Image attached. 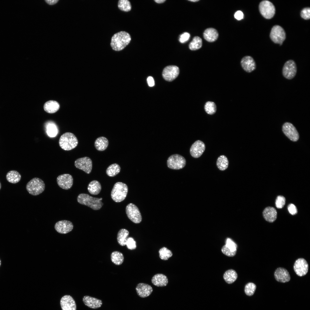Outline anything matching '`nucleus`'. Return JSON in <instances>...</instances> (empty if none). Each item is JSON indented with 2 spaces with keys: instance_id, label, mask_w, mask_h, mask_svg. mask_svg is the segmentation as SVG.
<instances>
[{
  "instance_id": "nucleus-43",
  "label": "nucleus",
  "mask_w": 310,
  "mask_h": 310,
  "mask_svg": "<svg viewBox=\"0 0 310 310\" xmlns=\"http://www.w3.org/2000/svg\"><path fill=\"white\" fill-rule=\"evenodd\" d=\"M125 245L127 248L130 250L135 249L136 247V242L131 237L127 238Z\"/></svg>"
},
{
  "instance_id": "nucleus-14",
  "label": "nucleus",
  "mask_w": 310,
  "mask_h": 310,
  "mask_svg": "<svg viewBox=\"0 0 310 310\" xmlns=\"http://www.w3.org/2000/svg\"><path fill=\"white\" fill-rule=\"evenodd\" d=\"M179 69L175 65H169L163 69L162 75L166 81L171 82L175 79L179 73Z\"/></svg>"
},
{
  "instance_id": "nucleus-42",
  "label": "nucleus",
  "mask_w": 310,
  "mask_h": 310,
  "mask_svg": "<svg viewBox=\"0 0 310 310\" xmlns=\"http://www.w3.org/2000/svg\"><path fill=\"white\" fill-rule=\"evenodd\" d=\"M285 198L282 196H278L276 200L275 204L276 207L279 209L282 208L285 204Z\"/></svg>"
},
{
  "instance_id": "nucleus-5",
  "label": "nucleus",
  "mask_w": 310,
  "mask_h": 310,
  "mask_svg": "<svg viewBox=\"0 0 310 310\" xmlns=\"http://www.w3.org/2000/svg\"><path fill=\"white\" fill-rule=\"evenodd\" d=\"M45 185L41 179L37 177L33 178L27 184L26 187L28 192L33 195H37L44 190Z\"/></svg>"
},
{
  "instance_id": "nucleus-39",
  "label": "nucleus",
  "mask_w": 310,
  "mask_h": 310,
  "mask_svg": "<svg viewBox=\"0 0 310 310\" xmlns=\"http://www.w3.org/2000/svg\"><path fill=\"white\" fill-rule=\"evenodd\" d=\"M204 109L207 114L213 115L215 113L216 110V105L213 102H207L205 105Z\"/></svg>"
},
{
  "instance_id": "nucleus-19",
  "label": "nucleus",
  "mask_w": 310,
  "mask_h": 310,
  "mask_svg": "<svg viewBox=\"0 0 310 310\" xmlns=\"http://www.w3.org/2000/svg\"><path fill=\"white\" fill-rule=\"evenodd\" d=\"M135 290L138 295L142 298L148 297L153 291V288L150 285L143 283L138 284L136 286Z\"/></svg>"
},
{
  "instance_id": "nucleus-1",
  "label": "nucleus",
  "mask_w": 310,
  "mask_h": 310,
  "mask_svg": "<svg viewBox=\"0 0 310 310\" xmlns=\"http://www.w3.org/2000/svg\"><path fill=\"white\" fill-rule=\"evenodd\" d=\"M131 40L130 34L125 31H121L115 34L112 36L111 43L112 49L115 51L124 49Z\"/></svg>"
},
{
  "instance_id": "nucleus-54",
  "label": "nucleus",
  "mask_w": 310,
  "mask_h": 310,
  "mask_svg": "<svg viewBox=\"0 0 310 310\" xmlns=\"http://www.w3.org/2000/svg\"><path fill=\"white\" fill-rule=\"evenodd\" d=\"M1 260L0 259V266H1Z\"/></svg>"
},
{
  "instance_id": "nucleus-20",
  "label": "nucleus",
  "mask_w": 310,
  "mask_h": 310,
  "mask_svg": "<svg viewBox=\"0 0 310 310\" xmlns=\"http://www.w3.org/2000/svg\"><path fill=\"white\" fill-rule=\"evenodd\" d=\"M241 63L243 69L248 73L251 72L256 68L255 62L250 56H246L243 57L241 60Z\"/></svg>"
},
{
  "instance_id": "nucleus-13",
  "label": "nucleus",
  "mask_w": 310,
  "mask_h": 310,
  "mask_svg": "<svg viewBox=\"0 0 310 310\" xmlns=\"http://www.w3.org/2000/svg\"><path fill=\"white\" fill-rule=\"evenodd\" d=\"M293 268L296 274L299 276H302L307 273L308 270V264L305 259L300 258L295 261Z\"/></svg>"
},
{
  "instance_id": "nucleus-48",
  "label": "nucleus",
  "mask_w": 310,
  "mask_h": 310,
  "mask_svg": "<svg viewBox=\"0 0 310 310\" xmlns=\"http://www.w3.org/2000/svg\"><path fill=\"white\" fill-rule=\"evenodd\" d=\"M234 17L235 19L238 20H241L243 19L244 17V14L242 11H237L234 14Z\"/></svg>"
},
{
  "instance_id": "nucleus-2",
  "label": "nucleus",
  "mask_w": 310,
  "mask_h": 310,
  "mask_svg": "<svg viewBox=\"0 0 310 310\" xmlns=\"http://www.w3.org/2000/svg\"><path fill=\"white\" fill-rule=\"evenodd\" d=\"M102 198L94 197L85 193L79 194L77 198L80 204L86 206L94 210L100 209L103 204L101 202Z\"/></svg>"
},
{
  "instance_id": "nucleus-47",
  "label": "nucleus",
  "mask_w": 310,
  "mask_h": 310,
  "mask_svg": "<svg viewBox=\"0 0 310 310\" xmlns=\"http://www.w3.org/2000/svg\"><path fill=\"white\" fill-rule=\"evenodd\" d=\"M288 209L290 213L292 215H294L297 213V208L293 204H291L288 205Z\"/></svg>"
},
{
  "instance_id": "nucleus-33",
  "label": "nucleus",
  "mask_w": 310,
  "mask_h": 310,
  "mask_svg": "<svg viewBox=\"0 0 310 310\" xmlns=\"http://www.w3.org/2000/svg\"><path fill=\"white\" fill-rule=\"evenodd\" d=\"M229 162L227 158L224 155L220 156L216 161V165L218 168L221 170H224L228 168Z\"/></svg>"
},
{
  "instance_id": "nucleus-46",
  "label": "nucleus",
  "mask_w": 310,
  "mask_h": 310,
  "mask_svg": "<svg viewBox=\"0 0 310 310\" xmlns=\"http://www.w3.org/2000/svg\"><path fill=\"white\" fill-rule=\"evenodd\" d=\"M190 37V35L189 33L185 32L180 36L179 41L181 43H185L188 40Z\"/></svg>"
},
{
  "instance_id": "nucleus-40",
  "label": "nucleus",
  "mask_w": 310,
  "mask_h": 310,
  "mask_svg": "<svg viewBox=\"0 0 310 310\" xmlns=\"http://www.w3.org/2000/svg\"><path fill=\"white\" fill-rule=\"evenodd\" d=\"M256 288V286L255 284L252 282L248 283L245 286V293L247 295L251 296L254 294Z\"/></svg>"
},
{
  "instance_id": "nucleus-22",
  "label": "nucleus",
  "mask_w": 310,
  "mask_h": 310,
  "mask_svg": "<svg viewBox=\"0 0 310 310\" xmlns=\"http://www.w3.org/2000/svg\"><path fill=\"white\" fill-rule=\"evenodd\" d=\"M82 301L86 306L92 309L98 308L101 306L102 304L101 300L89 296H84L83 298Z\"/></svg>"
},
{
  "instance_id": "nucleus-7",
  "label": "nucleus",
  "mask_w": 310,
  "mask_h": 310,
  "mask_svg": "<svg viewBox=\"0 0 310 310\" xmlns=\"http://www.w3.org/2000/svg\"><path fill=\"white\" fill-rule=\"evenodd\" d=\"M167 165L170 168L179 170L184 168L186 164L185 158L180 155L175 154L170 156L167 160Z\"/></svg>"
},
{
  "instance_id": "nucleus-32",
  "label": "nucleus",
  "mask_w": 310,
  "mask_h": 310,
  "mask_svg": "<svg viewBox=\"0 0 310 310\" xmlns=\"http://www.w3.org/2000/svg\"><path fill=\"white\" fill-rule=\"evenodd\" d=\"M129 235V232L127 230L122 228L119 230L117 235V240L120 245L122 246L125 245Z\"/></svg>"
},
{
  "instance_id": "nucleus-49",
  "label": "nucleus",
  "mask_w": 310,
  "mask_h": 310,
  "mask_svg": "<svg viewBox=\"0 0 310 310\" xmlns=\"http://www.w3.org/2000/svg\"><path fill=\"white\" fill-rule=\"evenodd\" d=\"M147 81L149 86L152 87L154 85V81L152 77H148L147 79Z\"/></svg>"
},
{
  "instance_id": "nucleus-29",
  "label": "nucleus",
  "mask_w": 310,
  "mask_h": 310,
  "mask_svg": "<svg viewBox=\"0 0 310 310\" xmlns=\"http://www.w3.org/2000/svg\"><path fill=\"white\" fill-rule=\"evenodd\" d=\"M88 190L91 194L96 195L99 194L101 189V186L100 183L96 180H93L90 182L88 186Z\"/></svg>"
},
{
  "instance_id": "nucleus-27",
  "label": "nucleus",
  "mask_w": 310,
  "mask_h": 310,
  "mask_svg": "<svg viewBox=\"0 0 310 310\" xmlns=\"http://www.w3.org/2000/svg\"><path fill=\"white\" fill-rule=\"evenodd\" d=\"M108 145V141L105 137H100L97 138L94 142V146L99 151H103L107 148Z\"/></svg>"
},
{
  "instance_id": "nucleus-31",
  "label": "nucleus",
  "mask_w": 310,
  "mask_h": 310,
  "mask_svg": "<svg viewBox=\"0 0 310 310\" xmlns=\"http://www.w3.org/2000/svg\"><path fill=\"white\" fill-rule=\"evenodd\" d=\"M238 275L236 272L233 270L230 269L226 271L223 275V278L228 284H231L237 279Z\"/></svg>"
},
{
  "instance_id": "nucleus-52",
  "label": "nucleus",
  "mask_w": 310,
  "mask_h": 310,
  "mask_svg": "<svg viewBox=\"0 0 310 310\" xmlns=\"http://www.w3.org/2000/svg\"><path fill=\"white\" fill-rule=\"evenodd\" d=\"M189 1L193 2H197V1H199V0H189Z\"/></svg>"
},
{
  "instance_id": "nucleus-38",
  "label": "nucleus",
  "mask_w": 310,
  "mask_h": 310,
  "mask_svg": "<svg viewBox=\"0 0 310 310\" xmlns=\"http://www.w3.org/2000/svg\"><path fill=\"white\" fill-rule=\"evenodd\" d=\"M118 7L121 11L127 12L131 9V5L129 1L127 0H120L118 2Z\"/></svg>"
},
{
  "instance_id": "nucleus-21",
  "label": "nucleus",
  "mask_w": 310,
  "mask_h": 310,
  "mask_svg": "<svg viewBox=\"0 0 310 310\" xmlns=\"http://www.w3.org/2000/svg\"><path fill=\"white\" fill-rule=\"evenodd\" d=\"M274 275L276 280L281 282H288L290 279L289 272L286 269L283 268H277L274 272Z\"/></svg>"
},
{
  "instance_id": "nucleus-30",
  "label": "nucleus",
  "mask_w": 310,
  "mask_h": 310,
  "mask_svg": "<svg viewBox=\"0 0 310 310\" xmlns=\"http://www.w3.org/2000/svg\"><path fill=\"white\" fill-rule=\"evenodd\" d=\"M6 178L9 182L15 184L18 182L21 179V175L17 171L11 170L8 172L6 175Z\"/></svg>"
},
{
  "instance_id": "nucleus-4",
  "label": "nucleus",
  "mask_w": 310,
  "mask_h": 310,
  "mask_svg": "<svg viewBox=\"0 0 310 310\" xmlns=\"http://www.w3.org/2000/svg\"><path fill=\"white\" fill-rule=\"evenodd\" d=\"M128 191V187L125 184L117 182L114 184L111 191V198L116 202H121L126 198Z\"/></svg>"
},
{
  "instance_id": "nucleus-50",
  "label": "nucleus",
  "mask_w": 310,
  "mask_h": 310,
  "mask_svg": "<svg viewBox=\"0 0 310 310\" xmlns=\"http://www.w3.org/2000/svg\"><path fill=\"white\" fill-rule=\"evenodd\" d=\"M45 1L47 3L50 5L55 4L58 1V0H46Z\"/></svg>"
},
{
  "instance_id": "nucleus-6",
  "label": "nucleus",
  "mask_w": 310,
  "mask_h": 310,
  "mask_svg": "<svg viewBox=\"0 0 310 310\" xmlns=\"http://www.w3.org/2000/svg\"><path fill=\"white\" fill-rule=\"evenodd\" d=\"M259 9L261 15L267 19L272 18L275 13L276 9L274 5L268 0L261 1L259 5Z\"/></svg>"
},
{
  "instance_id": "nucleus-41",
  "label": "nucleus",
  "mask_w": 310,
  "mask_h": 310,
  "mask_svg": "<svg viewBox=\"0 0 310 310\" xmlns=\"http://www.w3.org/2000/svg\"><path fill=\"white\" fill-rule=\"evenodd\" d=\"M225 245L230 250L237 251V245L231 239L228 238L226 239Z\"/></svg>"
},
{
  "instance_id": "nucleus-24",
  "label": "nucleus",
  "mask_w": 310,
  "mask_h": 310,
  "mask_svg": "<svg viewBox=\"0 0 310 310\" xmlns=\"http://www.w3.org/2000/svg\"><path fill=\"white\" fill-rule=\"evenodd\" d=\"M263 215L266 220L270 222H272L276 219L277 212L276 210L274 208L268 207L264 210Z\"/></svg>"
},
{
  "instance_id": "nucleus-35",
  "label": "nucleus",
  "mask_w": 310,
  "mask_h": 310,
  "mask_svg": "<svg viewBox=\"0 0 310 310\" xmlns=\"http://www.w3.org/2000/svg\"><path fill=\"white\" fill-rule=\"evenodd\" d=\"M121 170L119 165L117 164L114 163L110 165L107 168L106 173L107 175L110 177H113L119 173Z\"/></svg>"
},
{
  "instance_id": "nucleus-28",
  "label": "nucleus",
  "mask_w": 310,
  "mask_h": 310,
  "mask_svg": "<svg viewBox=\"0 0 310 310\" xmlns=\"http://www.w3.org/2000/svg\"><path fill=\"white\" fill-rule=\"evenodd\" d=\"M46 132L51 137H55L57 134L58 130L56 125L52 121L47 122L45 125Z\"/></svg>"
},
{
  "instance_id": "nucleus-26",
  "label": "nucleus",
  "mask_w": 310,
  "mask_h": 310,
  "mask_svg": "<svg viewBox=\"0 0 310 310\" xmlns=\"http://www.w3.org/2000/svg\"><path fill=\"white\" fill-rule=\"evenodd\" d=\"M59 103L54 100H50L46 102L44 106L45 111L50 113H55L59 109Z\"/></svg>"
},
{
  "instance_id": "nucleus-25",
  "label": "nucleus",
  "mask_w": 310,
  "mask_h": 310,
  "mask_svg": "<svg viewBox=\"0 0 310 310\" xmlns=\"http://www.w3.org/2000/svg\"><path fill=\"white\" fill-rule=\"evenodd\" d=\"M218 36L217 31L213 28H208L206 29L203 33V37L204 39L209 42L215 41Z\"/></svg>"
},
{
  "instance_id": "nucleus-44",
  "label": "nucleus",
  "mask_w": 310,
  "mask_h": 310,
  "mask_svg": "<svg viewBox=\"0 0 310 310\" xmlns=\"http://www.w3.org/2000/svg\"><path fill=\"white\" fill-rule=\"evenodd\" d=\"M300 16L302 18L305 20H308L310 18V8L309 7H305L301 11Z\"/></svg>"
},
{
  "instance_id": "nucleus-17",
  "label": "nucleus",
  "mask_w": 310,
  "mask_h": 310,
  "mask_svg": "<svg viewBox=\"0 0 310 310\" xmlns=\"http://www.w3.org/2000/svg\"><path fill=\"white\" fill-rule=\"evenodd\" d=\"M72 223L67 220H61L57 222L55 225L56 231L61 234H65L71 231L73 228Z\"/></svg>"
},
{
  "instance_id": "nucleus-10",
  "label": "nucleus",
  "mask_w": 310,
  "mask_h": 310,
  "mask_svg": "<svg viewBox=\"0 0 310 310\" xmlns=\"http://www.w3.org/2000/svg\"><path fill=\"white\" fill-rule=\"evenodd\" d=\"M297 67L294 61L292 60L286 61L284 64L282 70V74L286 78L290 80L296 75Z\"/></svg>"
},
{
  "instance_id": "nucleus-8",
  "label": "nucleus",
  "mask_w": 310,
  "mask_h": 310,
  "mask_svg": "<svg viewBox=\"0 0 310 310\" xmlns=\"http://www.w3.org/2000/svg\"><path fill=\"white\" fill-rule=\"evenodd\" d=\"M270 37L273 42L281 45L286 39V34L282 27L278 25H275L271 29Z\"/></svg>"
},
{
  "instance_id": "nucleus-45",
  "label": "nucleus",
  "mask_w": 310,
  "mask_h": 310,
  "mask_svg": "<svg viewBox=\"0 0 310 310\" xmlns=\"http://www.w3.org/2000/svg\"><path fill=\"white\" fill-rule=\"evenodd\" d=\"M222 252L225 255L228 257H233L236 254L237 251H232L228 248L225 245H224L221 249Z\"/></svg>"
},
{
  "instance_id": "nucleus-12",
  "label": "nucleus",
  "mask_w": 310,
  "mask_h": 310,
  "mask_svg": "<svg viewBox=\"0 0 310 310\" xmlns=\"http://www.w3.org/2000/svg\"><path fill=\"white\" fill-rule=\"evenodd\" d=\"M75 166L87 174L90 173L92 168V162L88 157H84L77 159L75 162Z\"/></svg>"
},
{
  "instance_id": "nucleus-9",
  "label": "nucleus",
  "mask_w": 310,
  "mask_h": 310,
  "mask_svg": "<svg viewBox=\"0 0 310 310\" xmlns=\"http://www.w3.org/2000/svg\"><path fill=\"white\" fill-rule=\"evenodd\" d=\"M126 212L128 218L133 222L137 224L142 220L141 214L137 207L135 204L130 203L126 207Z\"/></svg>"
},
{
  "instance_id": "nucleus-23",
  "label": "nucleus",
  "mask_w": 310,
  "mask_h": 310,
  "mask_svg": "<svg viewBox=\"0 0 310 310\" xmlns=\"http://www.w3.org/2000/svg\"><path fill=\"white\" fill-rule=\"evenodd\" d=\"M151 282L155 286L163 287L167 285L168 280L167 276L165 275L162 274H157L153 276Z\"/></svg>"
},
{
  "instance_id": "nucleus-16",
  "label": "nucleus",
  "mask_w": 310,
  "mask_h": 310,
  "mask_svg": "<svg viewBox=\"0 0 310 310\" xmlns=\"http://www.w3.org/2000/svg\"><path fill=\"white\" fill-rule=\"evenodd\" d=\"M205 149V145L204 143L201 140H197L191 145L190 152L192 156L197 158L202 155Z\"/></svg>"
},
{
  "instance_id": "nucleus-34",
  "label": "nucleus",
  "mask_w": 310,
  "mask_h": 310,
  "mask_svg": "<svg viewBox=\"0 0 310 310\" xmlns=\"http://www.w3.org/2000/svg\"><path fill=\"white\" fill-rule=\"evenodd\" d=\"M112 261L115 264L120 265L122 264L124 261V256L123 254L118 251L113 252L111 255Z\"/></svg>"
},
{
  "instance_id": "nucleus-3",
  "label": "nucleus",
  "mask_w": 310,
  "mask_h": 310,
  "mask_svg": "<svg viewBox=\"0 0 310 310\" xmlns=\"http://www.w3.org/2000/svg\"><path fill=\"white\" fill-rule=\"evenodd\" d=\"M59 144L60 147L65 150H70L75 148L78 141L75 135L73 133L67 132L60 137Z\"/></svg>"
},
{
  "instance_id": "nucleus-53",
  "label": "nucleus",
  "mask_w": 310,
  "mask_h": 310,
  "mask_svg": "<svg viewBox=\"0 0 310 310\" xmlns=\"http://www.w3.org/2000/svg\"><path fill=\"white\" fill-rule=\"evenodd\" d=\"M1 183L0 182V190L1 189Z\"/></svg>"
},
{
  "instance_id": "nucleus-36",
  "label": "nucleus",
  "mask_w": 310,
  "mask_h": 310,
  "mask_svg": "<svg viewBox=\"0 0 310 310\" xmlns=\"http://www.w3.org/2000/svg\"><path fill=\"white\" fill-rule=\"evenodd\" d=\"M202 41L201 38L198 36H195L189 45V49L192 51L200 49L202 46Z\"/></svg>"
},
{
  "instance_id": "nucleus-51",
  "label": "nucleus",
  "mask_w": 310,
  "mask_h": 310,
  "mask_svg": "<svg viewBox=\"0 0 310 310\" xmlns=\"http://www.w3.org/2000/svg\"><path fill=\"white\" fill-rule=\"evenodd\" d=\"M165 0H156L155 1L157 3H164L165 1Z\"/></svg>"
},
{
  "instance_id": "nucleus-11",
  "label": "nucleus",
  "mask_w": 310,
  "mask_h": 310,
  "mask_svg": "<svg viewBox=\"0 0 310 310\" xmlns=\"http://www.w3.org/2000/svg\"><path fill=\"white\" fill-rule=\"evenodd\" d=\"M282 130L286 136L292 141L296 142L299 140V133L292 123L288 122L285 123L282 126Z\"/></svg>"
},
{
  "instance_id": "nucleus-37",
  "label": "nucleus",
  "mask_w": 310,
  "mask_h": 310,
  "mask_svg": "<svg viewBox=\"0 0 310 310\" xmlns=\"http://www.w3.org/2000/svg\"><path fill=\"white\" fill-rule=\"evenodd\" d=\"M159 257L162 260H166L173 255L172 251L166 247H163L159 251Z\"/></svg>"
},
{
  "instance_id": "nucleus-18",
  "label": "nucleus",
  "mask_w": 310,
  "mask_h": 310,
  "mask_svg": "<svg viewBox=\"0 0 310 310\" xmlns=\"http://www.w3.org/2000/svg\"><path fill=\"white\" fill-rule=\"evenodd\" d=\"M60 305L62 310H76L75 301L70 295H65L61 299Z\"/></svg>"
},
{
  "instance_id": "nucleus-15",
  "label": "nucleus",
  "mask_w": 310,
  "mask_h": 310,
  "mask_svg": "<svg viewBox=\"0 0 310 310\" xmlns=\"http://www.w3.org/2000/svg\"><path fill=\"white\" fill-rule=\"evenodd\" d=\"M57 181L60 187L63 189L67 190L72 187L73 179L71 175L65 174L59 175L57 178Z\"/></svg>"
}]
</instances>
